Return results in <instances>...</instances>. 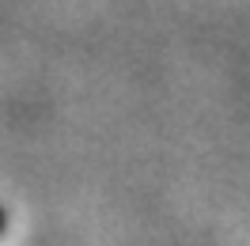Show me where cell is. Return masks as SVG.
Returning a JSON list of instances; mask_svg holds the SVG:
<instances>
[{
	"mask_svg": "<svg viewBox=\"0 0 250 246\" xmlns=\"http://www.w3.org/2000/svg\"><path fill=\"white\" fill-rule=\"evenodd\" d=\"M8 227V212H4V208H0V231Z\"/></svg>",
	"mask_w": 250,
	"mask_h": 246,
	"instance_id": "obj_1",
	"label": "cell"
}]
</instances>
